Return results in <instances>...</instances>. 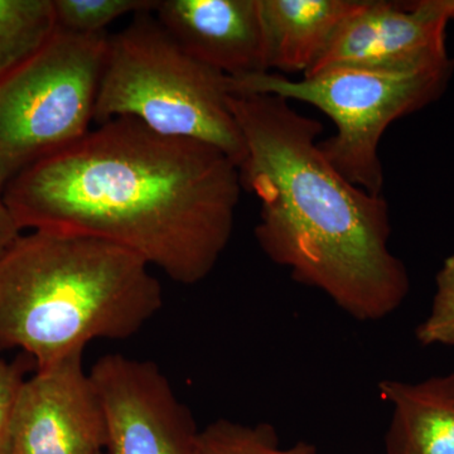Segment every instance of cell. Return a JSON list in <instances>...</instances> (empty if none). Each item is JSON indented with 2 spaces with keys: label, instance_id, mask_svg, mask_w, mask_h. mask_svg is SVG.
Here are the masks:
<instances>
[{
  "label": "cell",
  "instance_id": "1",
  "mask_svg": "<svg viewBox=\"0 0 454 454\" xmlns=\"http://www.w3.org/2000/svg\"><path fill=\"white\" fill-rule=\"evenodd\" d=\"M241 191L215 146L118 118L20 173L4 199L22 230L106 241L193 286L225 253Z\"/></svg>",
  "mask_w": 454,
  "mask_h": 454
},
{
  "label": "cell",
  "instance_id": "2",
  "mask_svg": "<svg viewBox=\"0 0 454 454\" xmlns=\"http://www.w3.org/2000/svg\"><path fill=\"white\" fill-rule=\"evenodd\" d=\"M247 153L241 187L260 203L255 239L293 280L324 293L358 322L402 307L411 279L390 250L389 205L355 186L319 148L321 122L291 101L230 94Z\"/></svg>",
  "mask_w": 454,
  "mask_h": 454
},
{
  "label": "cell",
  "instance_id": "3",
  "mask_svg": "<svg viewBox=\"0 0 454 454\" xmlns=\"http://www.w3.org/2000/svg\"><path fill=\"white\" fill-rule=\"evenodd\" d=\"M151 269L88 236L20 235L0 256V349H25L44 369L92 340L129 339L163 307Z\"/></svg>",
  "mask_w": 454,
  "mask_h": 454
},
{
  "label": "cell",
  "instance_id": "4",
  "mask_svg": "<svg viewBox=\"0 0 454 454\" xmlns=\"http://www.w3.org/2000/svg\"><path fill=\"white\" fill-rule=\"evenodd\" d=\"M118 118L215 146L238 168L247 153L230 106L227 77L182 49L153 12L136 14L109 35L95 122Z\"/></svg>",
  "mask_w": 454,
  "mask_h": 454
},
{
  "label": "cell",
  "instance_id": "5",
  "mask_svg": "<svg viewBox=\"0 0 454 454\" xmlns=\"http://www.w3.org/2000/svg\"><path fill=\"white\" fill-rule=\"evenodd\" d=\"M454 70L450 57L396 68L333 67L292 80L277 73L229 79L230 94L276 95L309 104L336 125L319 140L334 168L370 195L382 196L384 167L380 140L391 122L437 100Z\"/></svg>",
  "mask_w": 454,
  "mask_h": 454
},
{
  "label": "cell",
  "instance_id": "6",
  "mask_svg": "<svg viewBox=\"0 0 454 454\" xmlns=\"http://www.w3.org/2000/svg\"><path fill=\"white\" fill-rule=\"evenodd\" d=\"M107 42L56 28L0 80V187L91 130Z\"/></svg>",
  "mask_w": 454,
  "mask_h": 454
},
{
  "label": "cell",
  "instance_id": "7",
  "mask_svg": "<svg viewBox=\"0 0 454 454\" xmlns=\"http://www.w3.org/2000/svg\"><path fill=\"white\" fill-rule=\"evenodd\" d=\"M89 372L106 414L107 454H196L195 419L154 363L106 355Z\"/></svg>",
  "mask_w": 454,
  "mask_h": 454
},
{
  "label": "cell",
  "instance_id": "8",
  "mask_svg": "<svg viewBox=\"0 0 454 454\" xmlns=\"http://www.w3.org/2000/svg\"><path fill=\"white\" fill-rule=\"evenodd\" d=\"M106 446V414L82 351L23 382L8 454H100Z\"/></svg>",
  "mask_w": 454,
  "mask_h": 454
},
{
  "label": "cell",
  "instance_id": "9",
  "mask_svg": "<svg viewBox=\"0 0 454 454\" xmlns=\"http://www.w3.org/2000/svg\"><path fill=\"white\" fill-rule=\"evenodd\" d=\"M453 18L454 0H366L306 74L333 67H409L447 59L446 29Z\"/></svg>",
  "mask_w": 454,
  "mask_h": 454
},
{
  "label": "cell",
  "instance_id": "10",
  "mask_svg": "<svg viewBox=\"0 0 454 454\" xmlns=\"http://www.w3.org/2000/svg\"><path fill=\"white\" fill-rule=\"evenodd\" d=\"M153 13L182 49L223 76L268 73L258 0H158Z\"/></svg>",
  "mask_w": 454,
  "mask_h": 454
},
{
  "label": "cell",
  "instance_id": "11",
  "mask_svg": "<svg viewBox=\"0 0 454 454\" xmlns=\"http://www.w3.org/2000/svg\"><path fill=\"white\" fill-rule=\"evenodd\" d=\"M268 73H309L366 0H258Z\"/></svg>",
  "mask_w": 454,
  "mask_h": 454
},
{
  "label": "cell",
  "instance_id": "12",
  "mask_svg": "<svg viewBox=\"0 0 454 454\" xmlns=\"http://www.w3.org/2000/svg\"><path fill=\"white\" fill-rule=\"evenodd\" d=\"M391 406L385 454H454V370L423 381L382 380Z\"/></svg>",
  "mask_w": 454,
  "mask_h": 454
},
{
  "label": "cell",
  "instance_id": "13",
  "mask_svg": "<svg viewBox=\"0 0 454 454\" xmlns=\"http://www.w3.org/2000/svg\"><path fill=\"white\" fill-rule=\"evenodd\" d=\"M56 29L52 0H0V80Z\"/></svg>",
  "mask_w": 454,
  "mask_h": 454
},
{
  "label": "cell",
  "instance_id": "14",
  "mask_svg": "<svg viewBox=\"0 0 454 454\" xmlns=\"http://www.w3.org/2000/svg\"><path fill=\"white\" fill-rule=\"evenodd\" d=\"M196 454H318L309 442L280 446L279 435L271 424L255 426L217 419L200 430Z\"/></svg>",
  "mask_w": 454,
  "mask_h": 454
},
{
  "label": "cell",
  "instance_id": "15",
  "mask_svg": "<svg viewBox=\"0 0 454 454\" xmlns=\"http://www.w3.org/2000/svg\"><path fill=\"white\" fill-rule=\"evenodd\" d=\"M158 0H52L56 28L74 35H101L124 16L153 12Z\"/></svg>",
  "mask_w": 454,
  "mask_h": 454
},
{
  "label": "cell",
  "instance_id": "16",
  "mask_svg": "<svg viewBox=\"0 0 454 454\" xmlns=\"http://www.w3.org/2000/svg\"><path fill=\"white\" fill-rule=\"evenodd\" d=\"M422 346H454V250L435 277V293L429 315L415 330Z\"/></svg>",
  "mask_w": 454,
  "mask_h": 454
},
{
  "label": "cell",
  "instance_id": "17",
  "mask_svg": "<svg viewBox=\"0 0 454 454\" xmlns=\"http://www.w3.org/2000/svg\"><path fill=\"white\" fill-rule=\"evenodd\" d=\"M23 382L20 372L0 358V454L9 453L12 419Z\"/></svg>",
  "mask_w": 454,
  "mask_h": 454
},
{
  "label": "cell",
  "instance_id": "18",
  "mask_svg": "<svg viewBox=\"0 0 454 454\" xmlns=\"http://www.w3.org/2000/svg\"><path fill=\"white\" fill-rule=\"evenodd\" d=\"M22 231L5 202L4 188L0 187V256L11 249L12 245L22 235Z\"/></svg>",
  "mask_w": 454,
  "mask_h": 454
},
{
  "label": "cell",
  "instance_id": "19",
  "mask_svg": "<svg viewBox=\"0 0 454 454\" xmlns=\"http://www.w3.org/2000/svg\"><path fill=\"white\" fill-rule=\"evenodd\" d=\"M100 454H107L106 452H103V453H100Z\"/></svg>",
  "mask_w": 454,
  "mask_h": 454
}]
</instances>
